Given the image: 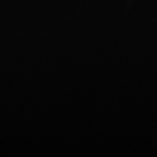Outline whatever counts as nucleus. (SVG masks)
Segmentation results:
<instances>
[]
</instances>
